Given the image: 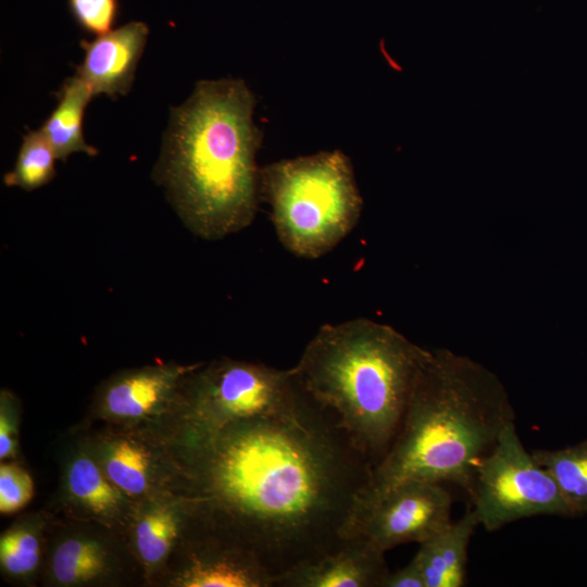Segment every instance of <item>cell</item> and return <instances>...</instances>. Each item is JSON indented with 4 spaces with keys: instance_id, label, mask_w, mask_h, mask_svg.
Returning <instances> with one entry per match:
<instances>
[{
    "instance_id": "6da1fadb",
    "label": "cell",
    "mask_w": 587,
    "mask_h": 587,
    "mask_svg": "<svg viewBox=\"0 0 587 587\" xmlns=\"http://www.w3.org/2000/svg\"><path fill=\"white\" fill-rule=\"evenodd\" d=\"M187 478L208 533L273 577L346 539L372 465L338 416L308 395L294 413L241 420L189 448Z\"/></svg>"
},
{
    "instance_id": "7a4b0ae2",
    "label": "cell",
    "mask_w": 587,
    "mask_h": 587,
    "mask_svg": "<svg viewBox=\"0 0 587 587\" xmlns=\"http://www.w3.org/2000/svg\"><path fill=\"white\" fill-rule=\"evenodd\" d=\"M255 97L241 79L200 80L172 108L153 178L186 227L218 240L248 227L260 196Z\"/></svg>"
},
{
    "instance_id": "3957f363",
    "label": "cell",
    "mask_w": 587,
    "mask_h": 587,
    "mask_svg": "<svg viewBox=\"0 0 587 587\" xmlns=\"http://www.w3.org/2000/svg\"><path fill=\"white\" fill-rule=\"evenodd\" d=\"M511 422L514 411L495 373L450 350H428L396 436L354 508L407 480L454 483L470 491L479 461Z\"/></svg>"
},
{
    "instance_id": "277c9868",
    "label": "cell",
    "mask_w": 587,
    "mask_h": 587,
    "mask_svg": "<svg viewBox=\"0 0 587 587\" xmlns=\"http://www.w3.org/2000/svg\"><path fill=\"white\" fill-rule=\"evenodd\" d=\"M427 353L394 327L359 317L322 325L292 369L373 467L396 436Z\"/></svg>"
},
{
    "instance_id": "5b68a950",
    "label": "cell",
    "mask_w": 587,
    "mask_h": 587,
    "mask_svg": "<svg viewBox=\"0 0 587 587\" xmlns=\"http://www.w3.org/2000/svg\"><path fill=\"white\" fill-rule=\"evenodd\" d=\"M259 185L278 240L299 258L328 253L361 216L353 167L339 150L270 163L260 168Z\"/></svg>"
},
{
    "instance_id": "8992f818",
    "label": "cell",
    "mask_w": 587,
    "mask_h": 587,
    "mask_svg": "<svg viewBox=\"0 0 587 587\" xmlns=\"http://www.w3.org/2000/svg\"><path fill=\"white\" fill-rule=\"evenodd\" d=\"M307 398L292 367L279 370L232 359L204 367L197 364L185 376L178 395L190 447L208 441L237 421L294 413Z\"/></svg>"
},
{
    "instance_id": "52a82bcc",
    "label": "cell",
    "mask_w": 587,
    "mask_h": 587,
    "mask_svg": "<svg viewBox=\"0 0 587 587\" xmlns=\"http://www.w3.org/2000/svg\"><path fill=\"white\" fill-rule=\"evenodd\" d=\"M469 492L478 525L488 532L537 515H573L552 475L525 449L514 422L479 461Z\"/></svg>"
},
{
    "instance_id": "ba28073f",
    "label": "cell",
    "mask_w": 587,
    "mask_h": 587,
    "mask_svg": "<svg viewBox=\"0 0 587 587\" xmlns=\"http://www.w3.org/2000/svg\"><path fill=\"white\" fill-rule=\"evenodd\" d=\"M451 508L452 498L440 483L407 480L354 508L345 536L363 537L384 552L420 545L452 522Z\"/></svg>"
},
{
    "instance_id": "9c48e42d",
    "label": "cell",
    "mask_w": 587,
    "mask_h": 587,
    "mask_svg": "<svg viewBox=\"0 0 587 587\" xmlns=\"http://www.w3.org/2000/svg\"><path fill=\"white\" fill-rule=\"evenodd\" d=\"M385 553L360 536L275 578L273 587H383L390 572Z\"/></svg>"
},
{
    "instance_id": "30bf717a",
    "label": "cell",
    "mask_w": 587,
    "mask_h": 587,
    "mask_svg": "<svg viewBox=\"0 0 587 587\" xmlns=\"http://www.w3.org/2000/svg\"><path fill=\"white\" fill-rule=\"evenodd\" d=\"M148 35L146 23L132 21L80 42L85 54L77 76L89 86L93 97L107 95L114 99L129 91Z\"/></svg>"
},
{
    "instance_id": "8fae6325",
    "label": "cell",
    "mask_w": 587,
    "mask_h": 587,
    "mask_svg": "<svg viewBox=\"0 0 587 587\" xmlns=\"http://www.w3.org/2000/svg\"><path fill=\"white\" fill-rule=\"evenodd\" d=\"M196 365L147 366L120 374L103 387L101 407L108 415L122 420L149 415L178 398L185 376Z\"/></svg>"
},
{
    "instance_id": "7c38bea8",
    "label": "cell",
    "mask_w": 587,
    "mask_h": 587,
    "mask_svg": "<svg viewBox=\"0 0 587 587\" xmlns=\"http://www.w3.org/2000/svg\"><path fill=\"white\" fill-rule=\"evenodd\" d=\"M178 585L185 587H273V577L250 554L205 535L191 546Z\"/></svg>"
},
{
    "instance_id": "4fadbf2b",
    "label": "cell",
    "mask_w": 587,
    "mask_h": 587,
    "mask_svg": "<svg viewBox=\"0 0 587 587\" xmlns=\"http://www.w3.org/2000/svg\"><path fill=\"white\" fill-rule=\"evenodd\" d=\"M478 522L469 508L463 516L421 542L413 561L425 587H462L465 584L467 549Z\"/></svg>"
},
{
    "instance_id": "5bb4252c",
    "label": "cell",
    "mask_w": 587,
    "mask_h": 587,
    "mask_svg": "<svg viewBox=\"0 0 587 587\" xmlns=\"http://www.w3.org/2000/svg\"><path fill=\"white\" fill-rule=\"evenodd\" d=\"M58 104L40 130L52 147L57 159L66 160L72 153L96 155L97 149L84 139L83 120L93 97L89 86L79 77H68L57 93Z\"/></svg>"
},
{
    "instance_id": "9a60e30c",
    "label": "cell",
    "mask_w": 587,
    "mask_h": 587,
    "mask_svg": "<svg viewBox=\"0 0 587 587\" xmlns=\"http://www.w3.org/2000/svg\"><path fill=\"white\" fill-rule=\"evenodd\" d=\"M66 488L76 504L100 519L115 517L125 504L120 490L90 457L74 458L66 470Z\"/></svg>"
},
{
    "instance_id": "2e32d148",
    "label": "cell",
    "mask_w": 587,
    "mask_h": 587,
    "mask_svg": "<svg viewBox=\"0 0 587 587\" xmlns=\"http://www.w3.org/2000/svg\"><path fill=\"white\" fill-rule=\"evenodd\" d=\"M102 469L109 479L130 497L143 496L155 483L151 454L128 439H115L104 447Z\"/></svg>"
},
{
    "instance_id": "e0dca14e",
    "label": "cell",
    "mask_w": 587,
    "mask_h": 587,
    "mask_svg": "<svg viewBox=\"0 0 587 587\" xmlns=\"http://www.w3.org/2000/svg\"><path fill=\"white\" fill-rule=\"evenodd\" d=\"M534 458L554 478L573 515L587 512V439L557 450H534Z\"/></svg>"
},
{
    "instance_id": "ac0fdd59",
    "label": "cell",
    "mask_w": 587,
    "mask_h": 587,
    "mask_svg": "<svg viewBox=\"0 0 587 587\" xmlns=\"http://www.w3.org/2000/svg\"><path fill=\"white\" fill-rule=\"evenodd\" d=\"M195 507V499L186 510L157 507L139 519L135 528L136 548L147 564L157 565L166 558L180 534L184 513Z\"/></svg>"
},
{
    "instance_id": "d6986e66",
    "label": "cell",
    "mask_w": 587,
    "mask_h": 587,
    "mask_svg": "<svg viewBox=\"0 0 587 587\" xmlns=\"http://www.w3.org/2000/svg\"><path fill=\"white\" fill-rule=\"evenodd\" d=\"M108 554L95 540L72 537L63 540L54 550L51 561L53 577L64 585L96 579L108 567Z\"/></svg>"
},
{
    "instance_id": "ffe728a7",
    "label": "cell",
    "mask_w": 587,
    "mask_h": 587,
    "mask_svg": "<svg viewBox=\"0 0 587 587\" xmlns=\"http://www.w3.org/2000/svg\"><path fill=\"white\" fill-rule=\"evenodd\" d=\"M57 157L40 129L30 130L23 136L14 167L4 176V184L34 190L48 184L54 176Z\"/></svg>"
},
{
    "instance_id": "44dd1931",
    "label": "cell",
    "mask_w": 587,
    "mask_h": 587,
    "mask_svg": "<svg viewBox=\"0 0 587 587\" xmlns=\"http://www.w3.org/2000/svg\"><path fill=\"white\" fill-rule=\"evenodd\" d=\"M39 557V539L29 528L7 532L0 539L1 565L10 574L32 573L38 565Z\"/></svg>"
},
{
    "instance_id": "7402d4cb",
    "label": "cell",
    "mask_w": 587,
    "mask_h": 587,
    "mask_svg": "<svg viewBox=\"0 0 587 587\" xmlns=\"http://www.w3.org/2000/svg\"><path fill=\"white\" fill-rule=\"evenodd\" d=\"M78 25L86 32L100 36L112 30L118 13L117 0H67Z\"/></svg>"
},
{
    "instance_id": "603a6c76",
    "label": "cell",
    "mask_w": 587,
    "mask_h": 587,
    "mask_svg": "<svg viewBox=\"0 0 587 587\" xmlns=\"http://www.w3.org/2000/svg\"><path fill=\"white\" fill-rule=\"evenodd\" d=\"M33 496V480L20 466L2 463L0 466V511L12 513L24 507Z\"/></svg>"
},
{
    "instance_id": "cb8c5ba5",
    "label": "cell",
    "mask_w": 587,
    "mask_h": 587,
    "mask_svg": "<svg viewBox=\"0 0 587 587\" xmlns=\"http://www.w3.org/2000/svg\"><path fill=\"white\" fill-rule=\"evenodd\" d=\"M383 587H425V585L419 566L411 560L403 567L390 571Z\"/></svg>"
},
{
    "instance_id": "d4e9b609",
    "label": "cell",
    "mask_w": 587,
    "mask_h": 587,
    "mask_svg": "<svg viewBox=\"0 0 587 587\" xmlns=\"http://www.w3.org/2000/svg\"><path fill=\"white\" fill-rule=\"evenodd\" d=\"M8 398L2 394L1 398V413H0V459L4 460L14 453L15 440L14 429L15 425L10 419L11 413L8 411Z\"/></svg>"
}]
</instances>
